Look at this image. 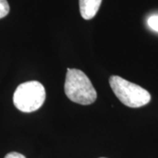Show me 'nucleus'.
Wrapping results in <instances>:
<instances>
[{
    "instance_id": "1",
    "label": "nucleus",
    "mask_w": 158,
    "mask_h": 158,
    "mask_svg": "<svg viewBox=\"0 0 158 158\" xmlns=\"http://www.w3.org/2000/svg\"><path fill=\"white\" fill-rule=\"evenodd\" d=\"M64 91L69 100L88 106L96 101L97 91L89 77L77 69H68Z\"/></svg>"
},
{
    "instance_id": "2",
    "label": "nucleus",
    "mask_w": 158,
    "mask_h": 158,
    "mask_svg": "<svg viewBox=\"0 0 158 158\" xmlns=\"http://www.w3.org/2000/svg\"><path fill=\"white\" fill-rule=\"evenodd\" d=\"M109 83L116 97L128 107H141L148 104L151 99L147 90L118 76H112Z\"/></svg>"
},
{
    "instance_id": "3",
    "label": "nucleus",
    "mask_w": 158,
    "mask_h": 158,
    "mask_svg": "<svg viewBox=\"0 0 158 158\" xmlns=\"http://www.w3.org/2000/svg\"><path fill=\"white\" fill-rule=\"evenodd\" d=\"M46 99L44 86L38 81H29L17 87L13 94V104L23 113L35 112L42 106Z\"/></svg>"
},
{
    "instance_id": "4",
    "label": "nucleus",
    "mask_w": 158,
    "mask_h": 158,
    "mask_svg": "<svg viewBox=\"0 0 158 158\" xmlns=\"http://www.w3.org/2000/svg\"><path fill=\"white\" fill-rule=\"evenodd\" d=\"M102 0H79V10L84 19L90 20L96 16Z\"/></svg>"
},
{
    "instance_id": "5",
    "label": "nucleus",
    "mask_w": 158,
    "mask_h": 158,
    "mask_svg": "<svg viewBox=\"0 0 158 158\" xmlns=\"http://www.w3.org/2000/svg\"><path fill=\"white\" fill-rule=\"evenodd\" d=\"M10 11V6L7 0H0V19H3L8 15Z\"/></svg>"
},
{
    "instance_id": "6",
    "label": "nucleus",
    "mask_w": 158,
    "mask_h": 158,
    "mask_svg": "<svg viewBox=\"0 0 158 158\" xmlns=\"http://www.w3.org/2000/svg\"><path fill=\"white\" fill-rule=\"evenodd\" d=\"M148 25L151 29L154 31L158 32V16L157 15H154L151 16L148 19Z\"/></svg>"
},
{
    "instance_id": "7",
    "label": "nucleus",
    "mask_w": 158,
    "mask_h": 158,
    "mask_svg": "<svg viewBox=\"0 0 158 158\" xmlns=\"http://www.w3.org/2000/svg\"><path fill=\"white\" fill-rule=\"evenodd\" d=\"M5 158H26V156H23L22 154H20V153L11 152L8 153L5 156Z\"/></svg>"
},
{
    "instance_id": "8",
    "label": "nucleus",
    "mask_w": 158,
    "mask_h": 158,
    "mask_svg": "<svg viewBox=\"0 0 158 158\" xmlns=\"http://www.w3.org/2000/svg\"><path fill=\"white\" fill-rule=\"evenodd\" d=\"M100 158H106V157H100Z\"/></svg>"
}]
</instances>
